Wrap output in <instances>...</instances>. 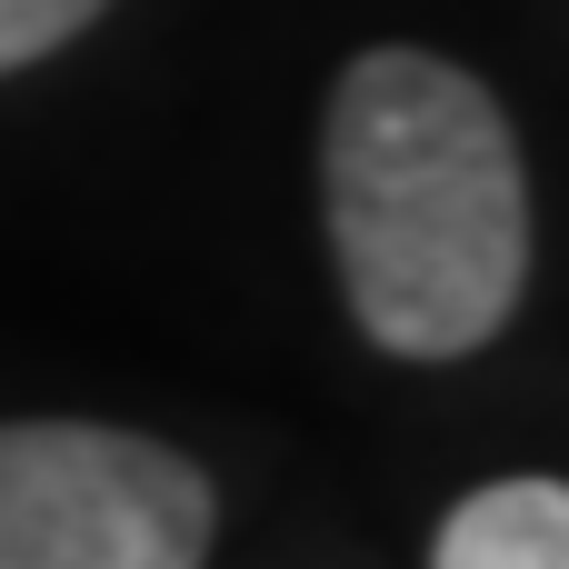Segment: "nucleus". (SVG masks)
Returning a JSON list of instances; mask_svg holds the SVG:
<instances>
[{"mask_svg": "<svg viewBox=\"0 0 569 569\" xmlns=\"http://www.w3.org/2000/svg\"><path fill=\"white\" fill-rule=\"evenodd\" d=\"M430 569H569V480L520 470V480L470 490L440 520Z\"/></svg>", "mask_w": 569, "mask_h": 569, "instance_id": "obj_3", "label": "nucleus"}, {"mask_svg": "<svg viewBox=\"0 0 569 569\" xmlns=\"http://www.w3.org/2000/svg\"><path fill=\"white\" fill-rule=\"evenodd\" d=\"M100 10L110 0H0V80L30 70V60H50L60 40H80Z\"/></svg>", "mask_w": 569, "mask_h": 569, "instance_id": "obj_4", "label": "nucleus"}, {"mask_svg": "<svg viewBox=\"0 0 569 569\" xmlns=\"http://www.w3.org/2000/svg\"><path fill=\"white\" fill-rule=\"evenodd\" d=\"M200 460L110 420H0V569H210Z\"/></svg>", "mask_w": 569, "mask_h": 569, "instance_id": "obj_2", "label": "nucleus"}, {"mask_svg": "<svg viewBox=\"0 0 569 569\" xmlns=\"http://www.w3.org/2000/svg\"><path fill=\"white\" fill-rule=\"evenodd\" d=\"M320 200L350 320L390 360H470L530 290V170L480 70L360 50L320 120Z\"/></svg>", "mask_w": 569, "mask_h": 569, "instance_id": "obj_1", "label": "nucleus"}]
</instances>
